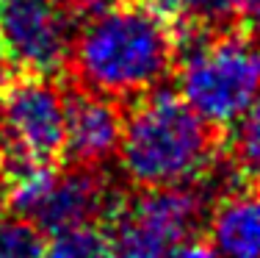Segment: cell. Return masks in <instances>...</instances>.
<instances>
[{"mask_svg":"<svg viewBox=\"0 0 260 258\" xmlns=\"http://www.w3.org/2000/svg\"><path fill=\"white\" fill-rule=\"evenodd\" d=\"M175 59V25L150 3L122 0L83 20L70 67L80 89L125 100L164 86Z\"/></svg>","mask_w":260,"mask_h":258,"instance_id":"6da1fadb","label":"cell"},{"mask_svg":"<svg viewBox=\"0 0 260 258\" xmlns=\"http://www.w3.org/2000/svg\"><path fill=\"white\" fill-rule=\"evenodd\" d=\"M116 161L136 189L197 186L219 164V145L213 125L177 92L158 86L125 114Z\"/></svg>","mask_w":260,"mask_h":258,"instance_id":"7a4b0ae2","label":"cell"},{"mask_svg":"<svg viewBox=\"0 0 260 258\" xmlns=\"http://www.w3.org/2000/svg\"><path fill=\"white\" fill-rule=\"evenodd\" d=\"M177 95L208 125L233 128L260 97V42L244 31L175 25Z\"/></svg>","mask_w":260,"mask_h":258,"instance_id":"3957f363","label":"cell"},{"mask_svg":"<svg viewBox=\"0 0 260 258\" xmlns=\"http://www.w3.org/2000/svg\"><path fill=\"white\" fill-rule=\"evenodd\" d=\"M116 200L119 194H114L103 172L94 167H78V164L67 169H53V164L6 167V206L50 236L108 217Z\"/></svg>","mask_w":260,"mask_h":258,"instance_id":"277c9868","label":"cell"},{"mask_svg":"<svg viewBox=\"0 0 260 258\" xmlns=\"http://www.w3.org/2000/svg\"><path fill=\"white\" fill-rule=\"evenodd\" d=\"M208 203L200 186L141 189L136 197H119L105 217L111 253L114 258H169L197 233Z\"/></svg>","mask_w":260,"mask_h":258,"instance_id":"5b68a950","label":"cell"},{"mask_svg":"<svg viewBox=\"0 0 260 258\" xmlns=\"http://www.w3.org/2000/svg\"><path fill=\"white\" fill-rule=\"evenodd\" d=\"M67 95L50 78L22 75L0 92V161L53 164L64 156Z\"/></svg>","mask_w":260,"mask_h":258,"instance_id":"8992f818","label":"cell"},{"mask_svg":"<svg viewBox=\"0 0 260 258\" xmlns=\"http://www.w3.org/2000/svg\"><path fill=\"white\" fill-rule=\"evenodd\" d=\"M75 22L67 0H3L0 42L11 67L50 78L70 64Z\"/></svg>","mask_w":260,"mask_h":258,"instance_id":"52a82bcc","label":"cell"},{"mask_svg":"<svg viewBox=\"0 0 260 258\" xmlns=\"http://www.w3.org/2000/svg\"><path fill=\"white\" fill-rule=\"evenodd\" d=\"M122 122L125 114L116 100L89 89H75L67 95L64 156L70 158V164L100 169L105 161L116 158Z\"/></svg>","mask_w":260,"mask_h":258,"instance_id":"ba28073f","label":"cell"},{"mask_svg":"<svg viewBox=\"0 0 260 258\" xmlns=\"http://www.w3.org/2000/svg\"><path fill=\"white\" fill-rule=\"evenodd\" d=\"M208 244L221 258H260V183L233 186L216 200Z\"/></svg>","mask_w":260,"mask_h":258,"instance_id":"9c48e42d","label":"cell"},{"mask_svg":"<svg viewBox=\"0 0 260 258\" xmlns=\"http://www.w3.org/2000/svg\"><path fill=\"white\" fill-rule=\"evenodd\" d=\"M150 6L172 25L221 28L241 11L238 0H150Z\"/></svg>","mask_w":260,"mask_h":258,"instance_id":"30bf717a","label":"cell"},{"mask_svg":"<svg viewBox=\"0 0 260 258\" xmlns=\"http://www.w3.org/2000/svg\"><path fill=\"white\" fill-rule=\"evenodd\" d=\"M45 258H114V253H111L108 233L91 222L55 233L47 242Z\"/></svg>","mask_w":260,"mask_h":258,"instance_id":"8fae6325","label":"cell"},{"mask_svg":"<svg viewBox=\"0 0 260 258\" xmlns=\"http://www.w3.org/2000/svg\"><path fill=\"white\" fill-rule=\"evenodd\" d=\"M47 255V233L30 219L0 217V258H45Z\"/></svg>","mask_w":260,"mask_h":258,"instance_id":"7c38bea8","label":"cell"},{"mask_svg":"<svg viewBox=\"0 0 260 258\" xmlns=\"http://www.w3.org/2000/svg\"><path fill=\"white\" fill-rule=\"evenodd\" d=\"M233 164L241 175L260 183V97L249 106V111L235 122Z\"/></svg>","mask_w":260,"mask_h":258,"instance_id":"4fadbf2b","label":"cell"},{"mask_svg":"<svg viewBox=\"0 0 260 258\" xmlns=\"http://www.w3.org/2000/svg\"><path fill=\"white\" fill-rule=\"evenodd\" d=\"M169 258H221L219 253H216L210 244H202V242H183V244H177L175 250H172V255Z\"/></svg>","mask_w":260,"mask_h":258,"instance_id":"5bb4252c","label":"cell"},{"mask_svg":"<svg viewBox=\"0 0 260 258\" xmlns=\"http://www.w3.org/2000/svg\"><path fill=\"white\" fill-rule=\"evenodd\" d=\"M11 81V61L6 56V47L3 42H0V92H3V86Z\"/></svg>","mask_w":260,"mask_h":258,"instance_id":"9a60e30c","label":"cell"},{"mask_svg":"<svg viewBox=\"0 0 260 258\" xmlns=\"http://www.w3.org/2000/svg\"><path fill=\"white\" fill-rule=\"evenodd\" d=\"M238 3H241V11H246L260 25V0H238Z\"/></svg>","mask_w":260,"mask_h":258,"instance_id":"2e32d148","label":"cell"},{"mask_svg":"<svg viewBox=\"0 0 260 258\" xmlns=\"http://www.w3.org/2000/svg\"><path fill=\"white\" fill-rule=\"evenodd\" d=\"M0 3H3V0H0Z\"/></svg>","mask_w":260,"mask_h":258,"instance_id":"e0dca14e","label":"cell"}]
</instances>
